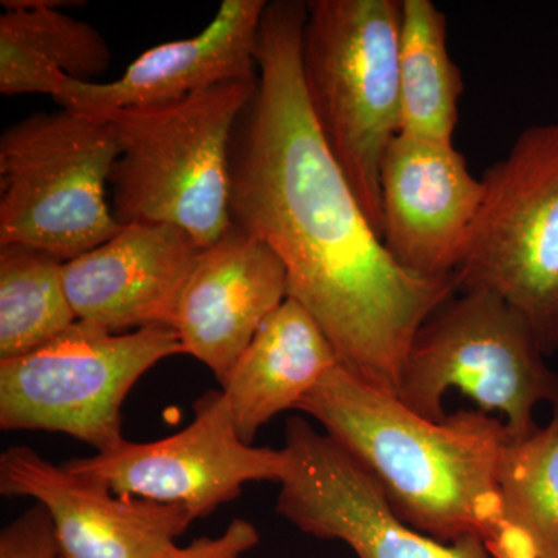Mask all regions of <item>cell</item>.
Here are the masks:
<instances>
[{
  "mask_svg": "<svg viewBox=\"0 0 558 558\" xmlns=\"http://www.w3.org/2000/svg\"><path fill=\"white\" fill-rule=\"evenodd\" d=\"M306 2L267 3L258 81L230 146V219L269 245L340 366L396 395L422 323L458 292L457 278L403 269L355 196L307 100L301 72Z\"/></svg>",
  "mask_w": 558,
  "mask_h": 558,
  "instance_id": "6da1fadb",
  "label": "cell"
},
{
  "mask_svg": "<svg viewBox=\"0 0 558 558\" xmlns=\"http://www.w3.org/2000/svg\"><path fill=\"white\" fill-rule=\"evenodd\" d=\"M296 409L357 459L400 520L440 543L494 535L501 520L499 464L505 422L461 410L439 422L343 366L329 371Z\"/></svg>",
  "mask_w": 558,
  "mask_h": 558,
  "instance_id": "7a4b0ae2",
  "label": "cell"
},
{
  "mask_svg": "<svg viewBox=\"0 0 558 558\" xmlns=\"http://www.w3.org/2000/svg\"><path fill=\"white\" fill-rule=\"evenodd\" d=\"M256 81L98 116L119 143L110 190L121 226H172L201 248L230 229L231 137Z\"/></svg>",
  "mask_w": 558,
  "mask_h": 558,
  "instance_id": "3957f363",
  "label": "cell"
},
{
  "mask_svg": "<svg viewBox=\"0 0 558 558\" xmlns=\"http://www.w3.org/2000/svg\"><path fill=\"white\" fill-rule=\"evenodd\" d=\"M398 0H311L301 39L307 100L381 236L380 170L400 132Z\"/></svg>",
  "mask_w": 558,
  "mask_h": 558,
  "instance_id": "277c9868",
  "label": "cell"
},
{
  "mask_svg": "<svg viewBox=\"0 0 558 558\" xmlns=\"http://www.w3.org/2000/svg\"><path fill=\"white\" fill-rule=\"evenodd\" d=\"M119 143L108 120L62 109L0 137V245L68 263L121 230L108 202Z\"/></svg>",
  "mask_w": 558,
  "mask_h": 558,
  "instance_id": "5b68a950",
  "label": "cell"
},
{
  "mask_svg": "<svg viewBox=\"0 0 558 558\" xmlns=\"http://www.w3.org/2000/svg\"><path fill=\"white\" fill-rule=\"evenodd\" d=\"M526 319L484 289L458 290L411 341L396 396L428 421L447 417L444 398L457 388L481 411L506 417L510 440L538 428V403H558V374Z\"/></svg>",
  "mask_w": 558,
  "mask_h": 558,
  "instance_id": "8992f818",
  "label": "cell"
},
{
  "mask_svg": "<svg viewBox=\"0 0 558 558\" xmlns=\"http://www.w3.org/2000/svg\"><path fill=\"white\" fill-rule=\"evenodd\" d=\"M483 183L458 290L505 300L550 357L558 351V119L521 132Z\"/></svg>",
  "mask_w": 558,
  "mask_h": 558,
  "instance_id": "52a82bcc",
  "label": "cell"
},
{
  "mask_svg": "<svg viewBox=\"0 0 558 558\" xmlns=\"http://www.w3.org/2000/svg\"><path fill=\"white\" fill-rule=\"evenodd\" d=\"M172 355H185L174 329L113 333L78 319L44 347L0 360V428L64 433L97 453L116 449L131 389Z\"/></svg>",
  "mask_w": 558,
  "mask_h": 558,
  "instance_id": "ba28073f",
  "label": "cell"
},
{
  "mask_svg": "<svg viewBox=\"0 0 558 558\" xmlns=\"http://www.w3.org/2000/svg\"><path fill=\"white\" fill-rule=\"evenodd\" d=\"M62 465L120 497L185 506L196 520L240 497L245 484L281 483L289 457L286 449L245 444L226 395L208 391L194 403L193 422L182 432L153 442L124 439L116 449Z\"/></svg>",
  "mask_w": 558,
  "mask_h": 558,
  "instance_id": "9c48e42d",
  "label": "cell"
},
{
  "mask_svg": "<svg viewBox=\"0 0 558 558\" xmlns=\"http://www.w3.org/2000/svg\"><path fill=\"white\" fill-rule=\"evenodd\" d=\"M277 512L304 534L348 543L359 558H494L478 537L440 543L400 520L373 475L328 435L292 417Z\"/></svg>",
  "mask_w": 558,
  "mask_h": 558,
  "instance_id": "30bf717a",
  "label": "cell"
},
{
  "mask_svg": "<svg viewBox=\"0 0 558 558\" xmlns=\"http://www.w3.org/2000/svg\"><path fill=\"white\" fill-rule=\"evenodd\" d=\"M484 199L453 143L399 134L380 170L381 240L403 269L428 279L457 278Z\"/></svg>",
  "mask_w": 558,
  "mask_h": 558,
  "instance_id": "8fae6325",
  "label": "cell"
},
{
  "mask_svg": "<svg viewBox=\"0 0 558 558\" xmlns=\"http://www.w3.org/2000/svg\"><path fill=\"white\" fill-rule=\"evenodd\" d=\"M0 494L46 508L62 558H156L194 521L185 506L120 497L24 446L0 457Z\"/></svg>",
  "mask_w": 558,
  "mask_h": 558,
  "instance_id": "7c38bea8",
  "label": "cell"
},
{
  "mask_svg": "<svg viewBox=\"0 0 558 558\" xmlns=\"http://www.w3.org/2000/svg\"><path fill=\"white\" fill-rule=\"evenodd\" d=\"M288 275L259 238L231 223L201 248L180 295L172 329L185 355L226 384L263 323L288 299Z\"/></svg>",
  "mask_w": 558,
  "mask_h": 558,
  "instance_id": "4fadbf2b",
  "label": "cell"
},
{
  "mask_svg": "<svg viewBox=\"0 0 558 558\" xmlns=\"http://www.w3.org/2000/svg\"><path fill=\"white\" fill-rule=\"evenodd\" d=\"M201 247L165 223H128L105 244L64 263V286L80 322L113 333L171 328Z\"/></svg>",
  "mask_w": 558,
  "mask_h": 558,
  "instance_id": "5bb4252c",
  "label": "cell"
},
{
  "mask_svg": "<svg viewBox=\"0 0 558 558\" xmlns=\"http://www.w3.org/2000/svg\"><path fill=\"white\" fill-rule=\"evenodd\" d=\"M266 0H223L193 38L159 44L110 83L64 78L53 100L87 116L182 100L220 84L258 78L260 22Z\"/></svg>",
  "mask_w": 558,
  "mask_h": 558,
  "instance_id": "9a60e30c",
  "label": "cell"
},
{
  "mask_svg": "<svg viewBox=\"0 0 558 558\" xmlns=\"http://www.w3.org/2000/svg\"><path fill=\"white\" fill-rule=\"evenodd\" d=\"M337 365L328 336L288 296L263 323L222 385L241 439L253 446L263 425L296 409Z\"/></svg>",
  "mask_w": 558,
  "mask_h": 558,
  "instance_id": "2e32d148",
  "label": "cell"
},
{
  "mask_svg": "<svg viewBox=\"0 0 558 558\" xmlns=\"http://www.w3.org/2000/svg\"><path fill=\"white\" fill-rule=\"evenodd\" d=\"M0 94H57L62 80L92 83L109 69L106 39L87 22L61 9L68 0H2Z\"/></svg>",
  "mask_w": 558,
  "mask_h": 558,
  "instance_id": "e0dca14e",
  "label": "cell"
},
{
  "mask_svg": "<svg viewBox=\"0 0 558 558\" xmlns=\"http://www.w3.org/2000/svg\"><path fill=\"white\" fill-rule=\"evenodd\" d=\"M400 3L399 134L453 143L462 78L450 57L446 14L432 0Z\"/></svg>",
  "mask_w": 558,
  "mask_h": 558,
  "instance_id": "ac0fdd59",
  "label": "cell"
},
{
  "mask_svg": "<svg viewBox=\"0 0 558 558\" xmlns=\"http://www.w3.org/2000/svg\"><path fill=\"white\" fill-rule=\"evenodd\" d=\"M62 269L47 253L0 245V360L28 354L78 322Z\"/></svg>",
  "mask_w": 558,
  "mask_h": 558,
  "instance_id": "d6986e66",
  "label": "cell"
},
{
  "mask_svg": "<svg viewBox=\"0 0 558 558\" xmlns=\"http://www.w3.org/2000/svg\"><path fill=\"white\" fill-rule=\"evenodd\" d=\"M498 486L502 523L520 531L537 558H558V403L546 427L506 444Z\"/></svg>",
  "mask_w": 558,
  "mask_h": 558,
  "instance_id": "ffe728a7",
  "label": "cell"
},
{
  "mask_svg": "<svg viewBox=\"0 0 558 558\" xmlns=\"http://www.w3.org/2000/svg\"><path fill=\"white\" fill-rule=\"evenodd\" d=\"M0 558H62L44 506H33L0 532Z\"/></svg>",
  "mask_w": 558,
  "mask_h": 558,
  "instance_id": "44dd1931",
  "label": "cell"
},
{
  "mask_svg": "<svg viewBox=\"0 0 558 558\" xmlns=\"http://www.w3.org/2000/svg\"><path fill=\"white\" fill-rule=\"evenodd\" d=\"M259 543L258 529L234 519L219 537L194 539L189 546H171L156 558H241Z\"/></svg>",
  "mask_w": 558,
  "mask_h": 558,
  "instance_id": "7402d4cb",
  "label": "cell"
},
{
  "mask_svg": "<svg viewBox=\"0 0 558 558\" xmlns=\"http://www.w3.org/2000/svg\"><path fill=\"white\" fill-rule=\"evenodd\" d=\"M488 553L494 558H537L526 537L509 524L501 523L486 539Z\"/></svg>",
  "mask_w": 558,
  "mask_h": 558,
  "instance_id": "603a6c76",
  "label": "cell"
}]
</instances>
